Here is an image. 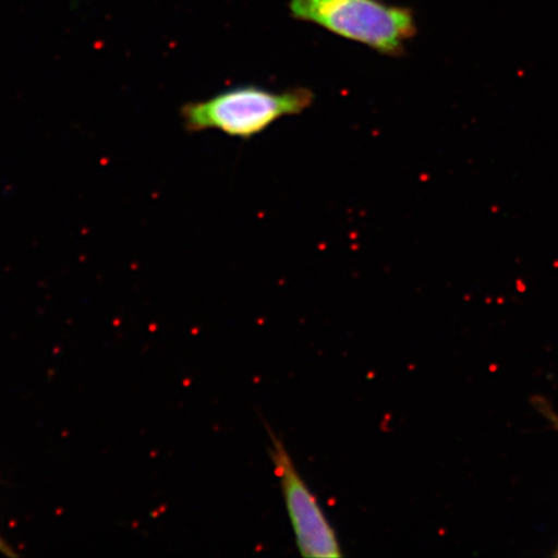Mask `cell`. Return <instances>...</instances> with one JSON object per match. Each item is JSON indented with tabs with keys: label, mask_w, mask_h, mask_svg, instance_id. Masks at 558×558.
<instances>
[{
	"label": "cell",
	"mask_w": 558,
	"mask_h": 558,
	"mask_svg": "<svg viewBox=\"0 0 558 558\" xmlns=\"http://www.w3.org/2000/svg\"><path fill=\"white\" fill-rule=\"evenodd\" d=\"M291 16L384 56H401L416 35L414 12L383 0H290Z\"/></svg>",
	"instance_id": "obj_2"
},
{
	"label": "cell",
	"mask_w": 558,
	"mask_h": 558,
	"mask_svg": "<svg viewBox=\"0 0 558 558\" xmlns=\"http://www.w3.org/2000/svg\"><path fill=\"white\" fill-rule=\"evenodd\" d=\"M0 550L5 555H11V549L5 546L2 539H0Z\"/></svg>",
	"instance_id": "obj_4"
},
{
	"label": "cell",
	"mask_w": 558,
	"mask_h": 558,
	"mask_svg": "<svg viewBox=\"0 0 558 558\" xmlns=\"http://www.w3.org/2000/svg\"><path fill=\"white\" fill-rule=\"evenodd\" d=\"M313 102L314 94L305 87L271 90L241 86L185 104L181 117L191 134L216 130L230 137L250 140L286 117L303 114Z\"/></svg>",
	"instance_id": "obj_1"
},
{
	"label": "cell",
	"mask_w": 558,
	"mask_h": 558,
	"mask_svg": "<svg viewBox=\"0 0 558 558\" xmlns=\"http://www.w3.org/2000/svg\"><path fill=\"white\" fill-rule=\"evenodd\" d=\"M269 435L271 439L269 456L281 484L300 554L303 557L318 558L343 556L337 533L327 521L316 495L300 476L281 439H278L270 429Z\"/></svg>",
	"instance_id": "obj_3"
}]
</instances>
